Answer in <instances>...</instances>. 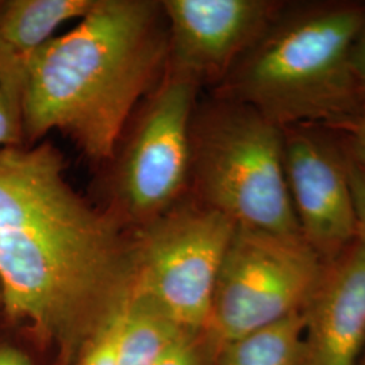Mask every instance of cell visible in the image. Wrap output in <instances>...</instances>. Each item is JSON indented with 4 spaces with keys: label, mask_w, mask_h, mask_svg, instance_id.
I'll return each instance as SVG.
<instances>
[{
    "label": "cell",
    "mask_w": 365,
    "mask_h": 365,
    "mask_svg": "<svg viewBox=\"0 0 365 365\" xmlns=\"http://www.w3.org/2000/svg\"><path fill=\"white\" fill-rule=\"evenodd\" d=\"M134 242L66 182L52 145L0 149V294L41 336L95 331L130 295Z\"/></svg>",
    "instance_id": "1"
},
{
    "label": "cell",
    "mask_w": 365,
    "mask_h": 365,
    "mask_svg": "<svg viewBox=\"0 0 365 365\" xmlns=\"http://www.w3.org/2000/svg\"><path fill=\"white\" fill-rule=\"evenodd\" d=\"M168 60L161 1L96 0L76 27L25 64L24 134L61 131L95 161L114 156L125 125Z\"/></svg>",
    "instance_id": "2"
},
{
    "label": "cell",
    "mask_w": 365,
    "mask_h": 365,
    "mask_svg": "<svg viewBox=\"0 0 365 365\" xmlns=\"http://www.w3.org/2000/svg\"><path fill=\"white\" fill-rule=\"evenodd\" d=\"M364 19L360 1H284L214 95L253 107L282 129L337 125L365 105L352 68Z\"/></svg>",
    "instance_id": "3"
},
{
    "label": "cell",
    "mask_w": 365,
    "mask_h": 365,
    "mask_svg": "<svg viewBox=\"0 0 365 365\" xmlns=\"http://www.w3.org/2000/svg\"><path fill=\"white\" fill-rule=\"evenodd\" d=\"M283 152L282 128L250 106L214 95L196 106L191 123L192 197L237 226L300 235Z\"/></svg>",
    "instance_id": "4"
},
{
    "label": "cell",
    "mask_w": 365,
    "mask_h": 365,
    "mask_svg": "<svg viewBox=\"0 0 365 365\" xmlns=\"http://www.w3.org/2000/svg\"><path fill=\"white\" fill-rule=\"evenodd\" d=\"M327 262L300 235L237 226L215 284L207 333L220 348L312 299Z\"/></svg>",
    "instance_id": "5"
},
{
    "label": "cell",
    "mask_w": 365,
    "mask_h": 365,
    "mask_svg": "<svg viewBox=\"0 0 365 365\" xmlns=\"http://www.w3.org/2000/svg\"><path fill=\"white\" fill-rule=\"evenodd\" d=\"M235 222L194 197L141 226L131 291L191 331H206Z\"/></svg>",
    "instance_id": "6"
},
{
    "label": "cell",
    "mask_w": 365,
    "mask_h": 365,
    "mask_svg": "<svg viewBox=\"0 0 365 365\" xmlns=\"http://www.w3.org/2000/svg\"><path fill=\"white\" fill-rule=\"evenodd\" d=\"M197 88L167 69L120 158L115 185L120 212L140 226L179 203L190 185Z\"/></svg>",
    "instance_id": "7"
},
{
    "label": "cell",
    "mask_w": 365,
    "mask_h": 365,
    "mask_svg": "<svg viewBox=\"0 0 365 365\" xmlns=\"http://www.w3.org/2000/svg\"><path fill=\"white\" fill-rule=\"evenodd\" d=\"M284 173L300 235L329 264L357 235L346 153L319 125L283 129Z\"/></svg>",
    "instance_id": "8"
},
{
    "label": "cell",
    "mask_w": 365,
    "mask_h": 365,
    "mask_svg": "<svg viewBox=\"0 0 365 365\" xmlns=\"http://www.w3.org/2000/svg\"><path fill=\"white\" fill-rule=\"evenodd\" d=\"M284 1L164 0L168 71L217 87L260 38Z\"/></svg>",
    "instance_id": "9"
},
{
    "label": "cell",
    "mask_w": 365,
    "mask_h": 365,
    "mask_svg": "<svg viewBox=\"0 0 365 365\" xmlns=\"http://www.w3.org/2000/svg\"><path fill=\"white\" fill-rule=\"evenodd\" d=\"M304 314V365H357L365 348V242L327 265Z\"/></svg>",
    "instance_id": "10"
},
{
    "label": "cell",
    "mask_w": 365,
    "mask_h": 365,
    "mask_svg": "<svg viewBox=\"0 0 365 365\" xmlns=\"http://www.w3.org/2000/svg\"><path fill=\"white\" fill-rule=\"evenodd\" d=\"M96 0H11L0 3V51L24 66L66 22L81 19Z\"/></svg>",
    "instance_id": "11"
},
{
    "label": "cell",
    "mask_w": 365,
    "mask_h": 365,
    "mask_svg": "<svg viewBox=\"0 0 365 365\" xmlns=\"http://www.w3.org/2000/svg\"><path fill=\"white\" fill-rule=\"evenodd\" d=\"M184 331L153 303L131 291L120 319L118 365H157Z\"/></svg>",
    "instance_id": "12"
},
{
    "label": "cell",
    "mask_w": 365,
    "mask_h": 365,
    "mask_svg": "<svg viewBox=\"0 0 365 365\" xmlns=\"http://www.w3.org/2000/svg\"><path fill=\"white\" fill-rule=\"evenodd\" d=\"M217 365H304V314H291L225 344Z\"/></svg>",
    "instance_id": "13"
},
{
    "label": "cell",
    "mask_w": 365,
    "mask_h": 365,
    "mask_svg": "<svg viewBox=\"0 0 365 365\" xmlns=\"http://www.w3.org/2000/svg\"><path fill=\"white\" fill-rule=\"evenodd\" d=\"M24 73L25 66L0 51V149L19 146L24 134Z\"/></svg>",
    "instance_id": "14"
},
{
    "label": "cell",
    "mask_w": 365,
    "mask_h": 365,
    "mask_svg": "<svg viewBox=\"0 0 365 365\" xmlns=\"http://www.w3.org/2000/svg\"><path fill=\"white\" fill-rule=\"evenodd\" d=\"M128 298L92 333L91 342L87 346L80 365H118V337Z\"/></svg>",
    "instance_id": "15"
},
{
    "label": "cell",
    "mask_w": 365,
    "mask_h": 365,
    "mask_svg": "<svg viewBox=\"0 0 365 365\" xmlns=\"http://www.w3.org/2000/svg\"><path fill=\"white\" fill-rule=\"evenodd\" d=\"M218 348L207 331H184L157 365H209Z\"/></svg>",
    "instance_id": "16"
},
{
    "label": "cell",
    "mask_w": 365,
    "mask_h": 365,
    "mask_svg": "<svg viewBox=\"0 0 365 365\" xmlns=\"http://www.w3.org/2000/svg\"><path fill=\"white\" fill-rule=\"evenodd\" d=\"M339 137L345 152L365 165V105L352 117L327 128Z\"/></svg>",
    "instance_id": "17"
},
{
    "label": "cell",
    "mask_w": 365,
    "mask_h": 365,
    "mask_svg": "<svg viewBox=\"0 0 365 365\" xmlns=\"http://www.w3.org/2000/svg\"><path fill=\"white\" fill-rule=\"evenodd\" d=\"M346 163H348V176L351 182L354 214H356V227H357L356 238L365 242V165L357 163L348 153H346Z\"/></svg>",
    "instance_id": "18"
},
{
    "label": "cell",
    "mask_w": 365,
    "mask_h": 365,
    "mask_svg": "<svg viewBox=\"0 0 365 365\" xmlns=\"http://www.w3.org/2000/svg\"><path fill=\"white\" fill-rule=\"evenodd\" d=\"M352 68L357 86L365 102V19L353 43Z\"/></svg>",
    "instance_id": "19"
},
{
    "label": "cell",
    "mask_w": 365,
    "mask_h": 365,
    "mask_svg": "<svg viewBox=\"0 0 365 365\" xmlns=\"http://www.w3.org/2000/svg\"><path fill=\"white\" fill-rule=\"evenodd\" d=\"M0 365H34L29 357L14 348H0Z\"/></svg>",
    "instance_id": "20"
},
{
    "label": "cell",
    "mask_w": 365,
    "mask_h": 365,
    "mask_svg": "<svg viewBox=\"0 0 365 365\" xmlns=\"http://www.w3.org/2000/svg\"><path fill=\"white\" fill-rule=\"evenodd\" d=\"M357 365H365V348L363 353H361V356H360V360H359Z\"/></svg>",
    "instance_id": "21"
},
{
    "label": "cell",
    "mask_w": 365,
    "mask_h": 365,
    "mask_svg": "<svg viewBox=\"0 0 365 365\" xmlns=\"http://www.w3.org/2000/svg\"><path fill=\"white\" fill-rule=\"evenodd\" d=\"M0 299H1V294H0Z\"/></svg>",
    "instance_id": "22"
}]
</instances>
